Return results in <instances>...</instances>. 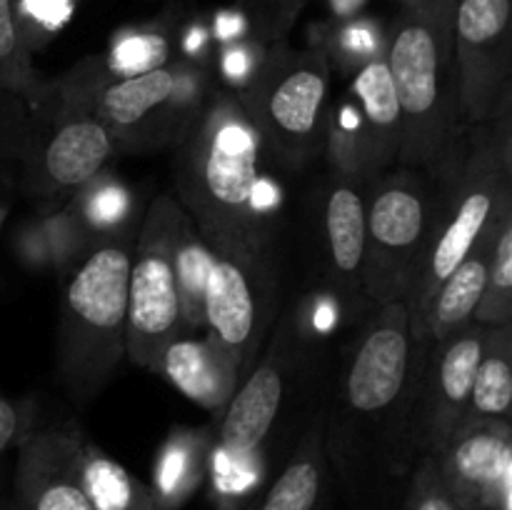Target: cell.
<instances>
[{
    "label": "cell",
    "instance_id": "obj_31",
    "mask_svg": "<svg viewBox=\"0 0 512 510\" xmlns=\"http://www.w3.org/2000/svg\"><path fill=\"white\" fill-rule=\"evenodd\" d=\"M255 455H233L225 453L215 445L213 453L208 455L210 465H213L215 485H218L220 493L228 495H240L245 490H250L258 480V465H255Z\"/></svg>",
    "mask_w": 512,
    "mask_h": 510
},
{
    "label": "cell",
    "instance_id": "obj_28",
    "mask_svg": "<svg viewBox=\"0 0 512 510\" xmlns=\"http://www.w3.org/2000/svg\"><path fill=\"white\" fill-rule=\"evenodd\" d=\"M0 85L18 95L35 90L33 68L13 18V0H0Z\"/></svg>",
    "mask_w": 512,
    "mask_h": 510
},
{
    "label": "cell",
    "instance_id": "obj_23",
    "mask_svg": "<svg viewBox=\"0 0 512 510\" xmlns=\"http://www.w3.org/2000/svg\"><path fill=\"white\" fill-rule=\"evenodd\" d=\"M512 405V333L510 325L488 328L475 370L470 403L463 418L508 420Z\"/></svg>",
    "mask_w": 512,
    "mask_h": 510
},
{
    "label": "cell",
    "instance_id": "obj_21",
    "mask_svg": "<svg viewBox=\"0 0 512 510\" xmlns=\"http://www.w3.org/2000/svg\"><path fill=\"white\" fill-rule=\"evenodd\" d=\"M170 258H173L185 333H205V285L215 253L180 203L170 225Z\"/></svg>",
    "mask_w": 512,
    "mask_h": 510
},
{
    "label": "cell",
    "instance_id": "obj_36",
    "mask_svg": "<svg viewBox=\"0 0 512 510\" xmlns=\"http://www.w3.org/2000/svg\"><path fill=\"white\" fill-rule=\"evenodd\" d=\"M328 3H330V10H333L335 18L348 20V18H353V15L358 13V10L363 8L368 0H328Z\"/></svg>",
    "mask_w": 512,
    "mask_h": 510
},
{
    "label": "cell",
    "instance_id": "obj_14",
    "mask_svg": "<svg viewBox=\"0 0 512 510\" xmlns=\"http://www.w3.org/2000/svg\"><path fill=\"white\" fill-rule=\"evenodd\" d=\"M115 145L80 93L60 98L58 115L40 145V180L48 190H80L113 155Z\"/></svg>",
    "mask_w": 512,
    "mask_h": 510
},
{
    "label": "cell",
    "instance_id": "obj_29",
    "mask_svg": "<svg viewBox=\"0 0 512 510\" xmlns=\"http://www.w3.org/2000/svg\"><path fill=\"white\" fill-rule=\"evenodd\" d=\"M168 55V45L160 35H130L113 48L110 68L118 78L145 73V70L160 68Z\"/></svg>",
    "mask_w": 512,
    "mask_h": 510
},
{
    "label": "cell",
    "instance_id": "obj_38",
    "mask_svg": "<svg viewBox=\"0 0 512 510\" xmlns=\"http://www.w3.org/2000/svg\"><path fill=\"white\" fill-rule=\"evenodd\" d=\"M285 3H293V0H285Z\"/></svg>",
    "mask_w": 512,
    "mask_h": 510
},
{
    "label": "cell",
    "instance_id": "obj_3",
    "mask_svg": "<svg viewBox=\"0 0 512 510\" xmlns=\"http://www.w3.org/2000/svg\"><path fill=\"white\" fill-rule=\"evenodd\" d=\"M433 178H445V185L438 188V220L428 255L405 303L413 340H428V310L438 288L512 205L508 155L495 140L470 148L460 163L448 160Z\"/></svg>",
    "mask_w": 512,
    "mask_h": 510
},
{
    "label": "cell",
    "instance_id": "obj_9",
    "mask_svg": "<svg viewBox=\"0 0 512 510\" xmlns=\"http://www.w3.org/2000/svg\"><path fill=\"white\" fill-rule=\"evenodd\" d=\"M90 108L115 148H150L183 135L200 108V88L195 75L160 65L103 85Z\"/></svg>",
    "mask_w": 512,
    "mask_h": 510
},
{
    "label": "cell",
    "instance_id": "obj_12",
    "mask_svg": "<svg viewBox=\"0 0 512 510\" xmlns=\"http://www.w3.org/2000/svg\"><path fill=\"white\" fill-rule=\"evenodd\" d=\"M508 420L463 418L430 453L463 510H510L512 448Z\"/></svg>",
    "mask_w": 512,
    "mask_h": 510
},
{
    "label": "cell",
    "instance_id": "obj_25",
    "mask_svg": "<svg viewBox=\"0 0 512 510\" xmlns=\"http://www.w3.org/2000/svg\"><path fill=\"white\" fill-rule=\"evenodd\" d=\"M512 318V205L503 210L495 228L493 253L488 265V283L475 310V323L485 328L510 325Z\"/></svg>",
    "mask_w": 512,
    "mask_h": 510
},
{
    "label": "cell",
    "instance_id": "obj_35",
    "mask_svg": "<svg viewBox=\"0 0 512 510\" xmlns=\"http://www.w3.org/2000/svg\"><path fill=\"white\" fill-rule=\"evenodd\" d=\"M243 25L245 20L238 13H220L218 20H215V33H218L220 40L238 38L243 33Z\"/></svg>",
    "mask_w": 512,
    "mask_h": 510
},
{
    "label": "cell",
    "instance_id": "obj_37",
    "mask_svg": "<svg viewBox=\"0 0 512 510\" xmlns=\"http://www.w3.org/2000/svg\"><path fill=\"white\" fill-rule=\"evenodd\" d=\"M203 40H205V33L200 28H195L193 33L188 35V40H185V50H188V53H195V50L203 45Z\"/></svg>",
    "mask_w": 512,
    "mask_h": 510
},
{
    "label": "cell",
    "instance_id": "obj_32",
    "mask_svg": "<svg viewBox=\"0 0 512 510\" xmlns=\"http://www.w3.org/2000/svg\"><path fill=\"white\" fill-rule=\"evenodd\" d=\"M25 10L33 13L40 23H45L48 28H58L60 23L70 18V0H25Z\"/></svg>",
    "mask_w": 512,
    "mask_h": 510
},
{
    "label": "cell",
    "instance_id": "obj_30",
    "mask_svg": "<svg viewBox=\"0 0 512 510\" xmlns=\"http://www.w3.org/2000/svg\"><path fill=\"white\" fill-rule=\"evenodd\" d=\"M405 510H463L455 503L450 490L445 488L433 455H425V460L420 463L418 473L413 478V488H410L408 495V508Z\"/></svg>",
    "mask_w": 512,
    "mask_h": 510
},
{
    "label": "cell",
    "instance_id": "obj_10",
    "mask_svg": "<svg viewBox=\"0 0 512 510\" xmlns=\"http://www.w3.org/2000/svg\"><path fill=\"white\" fill-rule=\"evenodd\" d=\"M508 25L510 0H460L453 55L465 128L490 123L500 105L508 103Z\"/></svg>",
    "mask_w": 512,
    "mask_h": 510
},
{
    "label": "cell",
    "instance_id": "obj_13",
    "mask_svg": "<svg viewBox=\"0 0 512 510\" xmlns=\"http://www.w3.org/2000/svg\"><path fill=\"white\" fill-rule=\"evenodd\" d=\"M413 355V335L405 303L378 305L373 323L358 340L348 378L345 398L355 413H383L405 388Z\"/></svg>",
    "mask_w": 512,
    "mask_h": 510
},
{
    "label": "cell",
    "instance_id": "obj_6",
    "mask_svg": "<svg viewBox=\"0 0 512 510\" xmlns=\"http://www.w3.org/2000/svg\"><path fill=\"white\" fill-rule=\"evenodd\" d=\"M238 100L268 143L288 163H305L323 145L330 70L320 55L285 58L255 70Z\"/></svg>",
    "mask_w": 512,
    "mask_h": 510
},
{
    "label": "cell",
    "instance_id": "obj_8",
    "mask_svg": "<svg viewBox=\"0 0 512 510\" xmlns=\"http://www.w3.org/2000/svg\"><path fill=\"white\" fill-rule=\"evenodd\" d=\"M323 145L338 175L373 180L398 163L400 108L385 55L365 60L345 93L328 105Z\"/></svg>",
    "mask_w": 512,
    "mask_h": 510
},
{
    "label": "cell",
    "instance_id": "obj_7",
    "mask_svg": "<svg viewBox=\"0 0 512 510\" xmlns=\"http://www.w3.org/2000/svg\"><path fill=\"white\" fill-rule=\"evenodd\" d=\"M178 200L158 195L135 235L128 275L125 355L140 368L158 370L160 353L185 333L178 283L170 258V225Z\"/></svg>",
    "mask_w": 512,
    "mask_h": 510
},
{
    "label": "cell",
    "instance_id": "obj_17",
    "mask_svg": "<svg viewBox=\"0 0 512 510\" xmlns=\"http://www.w3.org/2000/svg\"><path fill=\"white\" fill-rule=\"evenodd\" d=\"M80 438L38 433L25 440L18 465V493L28 510H95L78 475Z\"/></svg>",
    "mask_w": 512,
    "mask_h": 510
},
{
    "label": "cell",
    "instance_id": "obj_5",
    "mask_svg": "<svg viewBox=\"0 0 512 510\" xmlns=\"http://www.w3.org/2000/svg\"><path fill=\"white\" fill-rule=\"evenodd\" d=\"M438 185L413 168L385 170L365 193L363 293L375 305L408 303L438 220Z\"/></svg>",
    "mask_w": 512,
    "mask_h": 510
},
{
    "label": "cell",
    "instance_id": "obj_22",
    "mask_svg": "<svg viewBox=\"0 0 512 510\" xmlns=\"http://www.w3.org/2000/svg\"><path fill=\"white\" fill-rule=\"evenodd\" d=\"M78 475L95 510H158L153 493L98 445L80 440Z\"/></svg>",
    "mask_w": 512,
    "mask_h": 510
},
{
    "label": "cell",
    "instance_id": "obj_16",
    "mask_svg": "<svg viewBox=\"0 0 512 510\" xmlns=\"http://www.w3.org/2000/svg\"><path fill=\"white\" fill-rule=\"evenodd\" d=\"M158 375L188 400L210 413H223L228 400L238 390L245 365L238 353L220 343L215 335L180 333L163 348L158 360Z\"/></svg>",
    "mask_w": 512,
    "mask_h": 510
},
{
    "label": "cell",
    "instance_id": "obj_15",
    "mask_svg": "<svg viewBox=\"0 0 512 510\" xmlns=\"http://www.w3.org/2000/svg\"><path fill=\"white\" fill-rule=\"evenodd\" d=\"M485 333L488 328L473 320L450 333L448 338L435 340L438 350L430 360L423 393L425 443H428L430 453H435L440 443L458 428L468 410Z\"/></svg>",
    "mask_w": 512,
    "mask_h": 510
},
{
    "label": "cell",
    "instance_id": "obj_27",
    "mask_svg": "<svg viewBox=\"0 0 512 510\" xmlns=\"http://www.w3.org/2000/svg\"><path fill=\"white\" fill-rule=\"evenodd\" d=\"M78 203H75V223L85 233H93L105 238L115 233L123 225H128L130 210H133V195L113 178L95 175L90 183H85Z\"/></svg>",
    "mask_w": 512,
    "mask_h": 510
},
{
    "label": "cell",
    "instance_id": "obj_4",
    "mask_svg": "<svg viewBox=\"0 0 512 510\" xmlns=\"http://www.w3.org/2000/svg\"><path fill=\"white\" fill-rule=\"evenodd\" d=\"M385 63L400 108L398 163L435 175L453 158L465 128L453 45L438 28L413 20L393 35Z\"/></svg>",
    "mask_w": 512,
    "mask_h": 510
},
{
    "label": "cell",
    "instance_id": "obj_19",
    "mask_svg": "<svg viewBox=\"0 0 512 510\" xmlns=\"http://www.w3.org/2000/svg\"><path fill=\"white\" fill-rule=\"evenodd\" d=\"M363 180L335 173L325 195V255L335 285L345 293H363L365 260V190Z\"/></svg>",
    "mask_w": 512,
    "mask_h": 510
},
{
    "label": "cell",
    "instance_id": "obj_2",
    "mask_svg": "<svg viewBox=\"0 0 512 510\" xmlns=\"http://www.w3.org/2000/svg\"><path fill=\"white\" fill-rule=\"evenodd\" d=\"M135 230L123 225L75 263L65 280L58 328V370L73 398L103 390L125 355L128 275Z\"/></svg>",
    "mask_w": 512,
    "mask_h": 510
},
{
    "label": "cell",
    "instance_id": "obj_33",
    "mask_svg": "<svg viewBox=\"0 0 512 510\" xmlns=\"http://www.w3.org/2000/svg\"><path fill=\"white\" fill-rule=\"evenodd\" d=\"M223 73L235 83H248L255 75V58L248 48H230L223 58ZM240 85V88H243Z\"/></svg>",
    "mask_w": 512,
    "mask_h": 510
},
{
    "label": "cell",
    "instance_id": "obj_11",
    "mask_svg": "<svg viewBox=\"0 0 512 510\" xmlns=\"http://www.w3.org/2000/svg\"><path fill=\"white\" fill-rule=\"evenodd\" d=\"M273 293L275 278L268 253H215L205 285V330L240 355L245 373L273 315Z\"/></svg>",
    "mask_w": 512,
    "mask_h": 510
},
{
    "label": "cell",
    "instance_id": "obj_26",
    "mask_svg": "<svg viewBox=\"0 0 512 510\" xmlns=\"http://www.w3.org/2000/svg\"><path fill=\"white\" fill-rule=\"evenodd\" d=\"M323 455L320 440L308 438L300 453L285 465L280 478L270 488L263 510H313L320 493Z\"/></svg>",
    "mask_w": 512,
    "mask_h": 510
},
{
    "label": "cell",
    "instance_id": "obj_1",
    "mask_svg": "<svg viewBox=\"0 0 512 510\" xmlns=\"http://www.w3.org/2000/svg\"><path fill=\"white\" fill-rule=\"evenodd\" d=\"M258 128L238 95H215L178 138L173 180L178 203L210 250L268 253L275 188L260 170Z\"/></svg>",
    "mask_w": 512,
    "mask_h": 510
},
{
    "label": "cell",
    "instance_id": "obj_34",
    "mask_svg": "<svg viewBox=\"0 0 512 510\" xmlns=\"http://www.w3.org/2000/svg\"><path fill=\"white\" fill-rule=\"evenodd\" d=\"M343 45L345 50H350V53H360V55H375V38L373 33H370L368 28H363V25H353V28L345 30L343 35Z\"/></svg>",
    "mask_w": 512,
    "mask_h": 510
},
{
    "label": "cell",
    "instance_id": "obj_24",
    "mask_svg": "<svg viewBox=\"0 0 512 510\" xmlns=\"http://www.w3.org/2000/svg\"><path fill=\"white\" fill-rule=\"evenodd\" d=\"M208 460V438L198 430H173L165 440L153 473V498L160 508L183 503L200 483Z\"/></svg>",
    "mask_w": 512,
    "mask_h": 510
},
{
    "label": "cell",
    "instance_id": "obj_20",
    "mask_svg": "<svg viewBox=\"0 0 512 510\" xmlns=\"http://www.w3.org/2000/svg\"><path fill=\"white\" fill-rule=\"evenodd\" d=\"M495 228H498V223H495ZM495 228L488 235H483V240L470 250L468 258L443 280V285L435 293L428 310L430 340H443L463 325L473 323L475 310H478L480 298L485 293V283H488Z\"/></svg>",
    "mask_w": 512,
    "mask_h": 510
},
{
    "label": "cell",
    "instance_id": "obj_18",
    "mask_svg": "<svg viewBox=\"0 0 512 510\" xmlns=\"http://www.w3.org/2000/svg\"><path fill=\"white\" fill-rule=\"evenodd\" d=\"M283 400V370L278 353H270L248 378L228 405L223 408V420L218 430V448L233 455L258 453L275 423V415Z\"/></svg>",
    "mask_w": 512,
    "mask_h": 510
}]
</instances>
